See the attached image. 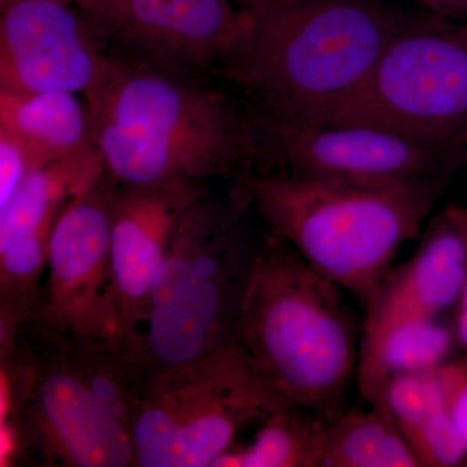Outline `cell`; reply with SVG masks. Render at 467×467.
Returning <instances> with one entry per match:
<instances>
[{"mask_svg": "<svg viewBox=\"0 0 467 467\" xmlns=\"http://www.w3.org/2000/svg\"><path fill=\"white\" fill-rule=\"evenodd\" d=\"M92 125L106 173L116 183L143 186L171 180L202 182L218 177H233L242 183L256 173L242 159L213 147L158 140L124 126Z\"/></svg>", "mask_w": 467, "mask_h": 467, "instance_id": "cell-15", "label": "cell"}, {"mask_svg": "<svg viewBox=\"0 0 467 467\" xmlns=\"http://www.w3.org/2000/svg\"><path fill=\"white\" fill-rule=\"evenodd\" d=\"M447 180L257 171L242 184L275 235L367 306L402 245L422 234Z\"/></svg>", "mask_w": 467, "mask_h": 467, "instance_id": "cell-1", "label": "cell"}, {"mask_svg": "<svg viewBox=\"0 0 467 467\" xmlns=\"http://www.w3.org/2000/svg\"><path fill=\"white\" fill-rule=\"evenodd\" d=\"M420 11L450 21L467 23V0H413Z\"/></svg>", "mask_w": 467, "mask_h": 467, "instance_id": "cell-25", "label": "cell"}, {"mask_svg": "<svg viewBox=\"0 0 467 467\" xmlns=\"http://www.w3.org/2000/svg\"><path fill=\"white\" fill-rule=\"evenodd\" d=\"M326 420L287 404L261 420L248 445L229 448L212 467H316Z\"/></svg>", "mask_w": 467, "mask_h": 467, "instance_id": "cell-20", "label": "cell"}, {"mask_svg": "<svg viewBox=\"0 0 467 467\" xmlns=\"http://www.w3.org/2000/svg\"><path fill=\"white\" fill-rule=\"evenodd\" d=\"M265 171L295 177H442L456 164L439 150L367 125H316L248 104Z\"/></svg>", "mask_w": 467, "mask_h": 467, "instance_id": "cell-11", "label": "cell"}, {"mask_svg": "<svg viewBox=\"0 0 467 467\" xmlns=\"http://www.w3.org/2000/svg\"><path fill=\"white\" fill-rule=\"evenodd\" d=\"M104 174L106 164L98 146L33 171L0 208V248L60 213Z\"/></svg>", "mask_w": 467, "mask_h": 467, "instance_id": "cell-17", "label": "cell"}, {"mask_svg": "<svg viewBox=\"0 0 467 467\" xmlns=\"http://www.w3.org/2000/svg\"><path fill=\"white\" fill-rule=\"evenodd\" d=\"M466 278L467 205H448L430 220L413 256L389 273L365 306L356 373L368 404L382 389L380 358L393 331L457 306Z\"/></svg>", "mask_w": 467, "mask_h": 467, "instance_id": "cell-10", "label": "cell"}, {"mask_svg": "<svg viewBox=\"0 0 467 467\" xmlns=\"http://www.w3.org/2000/svg\"><path fill=\"white\" fill-rule=\"evenodd\" d=\"M61 212L0 248V358L14 352L24 328L36 317L51 235Z\"/></svg>", "mask_w": 467, "mask_h": 467, "instance_id": "cell-19", "label": "cell"}, {"mask_svg": "<svg viewBox=\"0 0 467 467\" xmlns=\"http://www.w3.org/2000/svg\"><path fill=\"white\" fill-rule=\"evenodd\" d=\"M72 0H0V88L86 94L115 58Z\"/></svg>", "mask_w": 467, "mask_h": 467, "instance_id": "cell-12", "label": "cell"}, {"mask_svg": "<svg viewBox=\"0 0 467 467\" xmlns=\"http://www.w3.org/2000/svg\"><path fill=\"white\" fill-rule=\"evenodd\" d=\"M34 378L23 411L0 425L2 450L32 451L45 466H135L134 426L147 368L116 340L30 322Z\"/></svg>", "mask_w": 467, "mask_h": 467, "instance_id": "cell-2", "label": "cell"}, {"mask_svg": "<svg viewBox=\"0 0 467 467\" xmlns=\"http://www.w3.org/2000/svg\"><path fill=\"white\" fill-rule=\"evenodd\" d=\"M326 420L316 467H418L420 461L382 405Z\"/></svg>", "mask_w": 467, "mask_h": 467, "instance_id": "cell-18", "label": "cell"}, {"mask_svg": "<svg viewBox=\"0 0 467 467\" xmlns=\"http://www.w3.org/2000/svg\"><path fill=\"white\" fill-rule=\"evenodd\" d=\"M0 131L23 147L33 171L97 146L88 104L76 92L0 88Z\"/></svg>", "mask_w": 467, "mask_h": 467, "instance_id": "cell-16", "label": "cell"}, {"mask_svg": "<svg viewBox=\"0 0 467 467\" xmlns=\"http://www.w3.org/2000/svg\"><path fill=\"white\" fill-rule=\"evenodd\" d=\"M72 2H73V3H75V2H76V0H72Z\"/></svg>", "mask_w": 467, "mask_h": 467, "instance_id": "cell-29", "label": "cell"}, {"mask_svg": "<svg viewBox=\"0 0 467 467\" xmlns=\"http://www.w3.org/2000/svg\"><path fill=\"white\" fill-rule=\"evenodd\" d=\"M99 33L167 70L223 63L247 41L254 17L227 0H76Z\"/></svg>", "mask_w": 467, "mask_h": 467, "instance_id": "cell-13", "label": "cell"}, {"mask_svg": "<svg viewBox=\"0 0 467 467\" xmlns=\"http://www.w3.org/2000/svg\"><path fill=\"white\" fill-rule=\"evenodd\" d=\"M376 404L386 409L409 445L426 423L450 409L439 368L389 378Z\"/></svg>", "mask_w": 467, "mask_h": 467, "instance_id": "cell-22", "label": "cell"}, {"mask_svg": "<svg viewBox=\"0 0 467 467\" xmlns=\"http://www.w3.org/2000/svg\"><path fill=\"white\" fill-rule=\"evenodd\" d=\"M448 407L467 448V356L450 359L439 368Z\"/></svg>", "mask_w": 467, "mask_h": 467, "instance_id": "cell-24", "label": "cell"}, {"mask_svg": "<svg viewBox=\"0 0 467 467\" xmlns=\"http://www.w3.org/2000/svg\"><path fill=\"white\" fill-rule=\"evenodd\" d=\"M85 97L92 124L213 147L242 159L256 173L263 165V143L248 107H239L223 92L183 81L171 70L115 58L106 78Z\"/></svg>", "mask_w": 467, "mask_h": 467, "instance_id": "cell-8", "label": "cell"}, {"mask_svg": "<svg viewBox=\"0 0 467 467\" xmlns=\"http://www.w3.org/2000/svg\"><path fill=\"white\" fill-rule=\"evenodd\" d=\"M411 16L380 0H303L254 18L218 73L254 109L310 122L364 84Z\"/></svg>", "mask_w": 467, "mask_h": 467, "instance_id": "cell-3", "label": "cell"}, {"mask_svg": "<svg viewBox=\"0 0 467 467\" xmlns=\"http://www.w3.org/2000/svg\"><path fill=\"white\" fill-rule=\"evenodd\" d=\"M110 189L106 173L58 216L47 279L32 322L60 333L119 342L110 267Z\"/></svg>", "mask_w": 467, "mask_h": 467, "instance_id": "cell-9", "label": "cell"}, {"mask_svg": "<svg viewBox=\"0 0 467 467\" xmlns=\"http://www.w3.org/2000/svg\"><path fill=\"white\" fill-rule=\"evenodd\" d=\"M456 342L454 328L444 324L441 317L411 322L393 331L380 358V392L393 376L442 367L450 361Z\"/></svg>", "mask_w": 467, "mask_h": 467, "instance_id": "cell-21", "label": "cell"}, {"mask_svg": "<svg viewBox=\"0 0 467 467\" xmlns=\"http://www.w3.org/2000/svg\"><path fill=\"white\" fill-rule=\"evenodd\" d=\"M244 187L227 199L205 193L175 230L144 325L147 370L204 358L236 340V322L256 244L245 223Z\"/></svg>", "mask_w": 467, "mask_h": 467, "instance_id": "cell-5", "label": "cell"}, {"mask_svg": "<svg viewBox=\"0 0 467 467\" xmlns=\"http://www.w3.org/2000/svg\"><path fill=\"white\" fill-rule=\"evenodd\" d=\"M110 182V267L119 342L140 356L153 281L181 220L208 192L202 182L190 180L143 186Z\"/></svg>", "mask_w": 467, "mask_h": 467, "instance_id": "cell-14", "label": "cell"}, {"mask_svg": "<svg viewBox=\"0 0 467 467\" xmlns=\"http://www.w3.org/2000/svg\"><path fill=\"white\" fill-rule=\"evenodd\" d=\"M291 404L238 340L147 371L134 426L135 466L212 467L243 427Z\"/></svg>", "mask_w": 467, "mask_h": 467, "instance_id": "cell-7", "label": "cell"}, {"mask_svg": "<svg viewBox=\"0 0 467 467\" xmlns=\"http://www.w3.org/2000/svg\"><path fill=\"white\" fill-rule=\"evenodd\" d=\"M453 328L454 333H456L457 343L467 352V310L456 309Z\"/></svg>", "mask_w": 467, "mask_h": 467, "instance_id": "cell-27", "label": "cell"}, {"mask_svg": "<svg viewBox=\"0 0 467 467\" xmlns=\"http://www.w3.org/2000/svg\"><path fill=\"white\" fill-rule=\"evenodd\" d=\"M308 124L373 126L465 164L467 23L413 15L364 84Z\"/></svg>", "mask_w": 467, "mask_h": 467, "instance_id": "cell-6", "label": "cell"}, {"mask_svg": "<svg viewBox=\"0 0 467 467\" xmlns=\"http://www.w3.org/2000/svg\"><path fill=\"white\" fill-rule=\"evenodd\" d=\"M32 171V164L23 147L7 133L0 131V208L7 204Z\"/></svg>", "mask_w": 467, "mask_h": 467, "instance_id": "cell-23", "label": "cell"}, {"mask_svg": "<svg viewBox=\"0 0 467 467\" xmlns=\"http://www.w3.org/2000/svg\"><path fill=\"white\" fill-rule=\"evenodd\" d=\"M343 288L273 234L257 248L236 340L276 392L328 420L343 411L359 343Z\"/></svg>", "mask_w": 467, "mask_h": 467, "instance_id": "cell-4", "label": "cell"}, {"mask_svg": "<svg viewBox=\"0 0 467 467\" xmlns=\"http://www.w3.org/2000/svg\"><path fill=\"white\" fill-rule=\"evenodd\" d=\"M465 164L467 165V153H466Z\"/></svg>", "mask_w": 467, "mask_h": 467, "instance_id": "cell-28", "label": "cell"}, {"mask_svg": "<svg viewBox=\"0 0 467 467\" xmlns=\"http://www.w3.org/2000/svg\"><path fill=\"white\" fill-rule=\"evenodd\" d=\"M242 11L247 12L252 17L257 18L275 11V9L290 7L303 0H239Z\"/></svg>", "mask_w": 467, "mask_h": 467, "instance_id": "cell-26", "label": "cell"}]
</instances>
